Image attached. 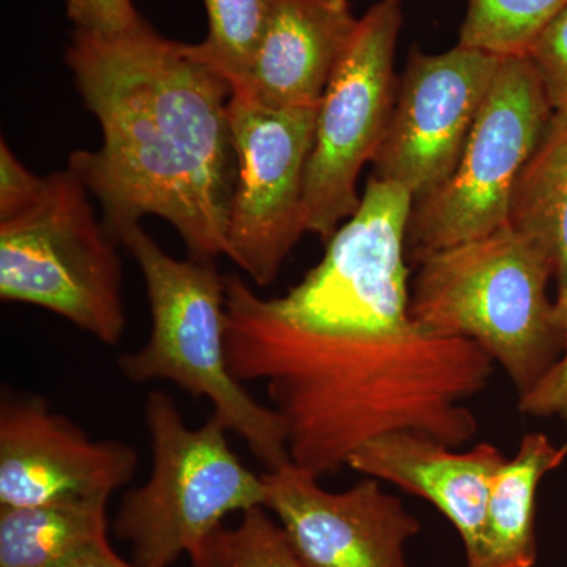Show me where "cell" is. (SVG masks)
Listing matches in <instances>:
<instances>
[{"mask_svg": "<svg viewBox=\"0 0 567 567\" xmlns=\"http://www.w3.org/2000/svg\"><path fill=\"white\" fill-rule=\"evenodd\" d=\"M47 177L32 174L0 141V223L17 218L40 199Z\"/></svg>", "mask_w": 567, "mask_h": 567, "instance_id": "cell-24", "label": "cell"}, {"mask_svg": "<svg viewBox=\"0 0 567 567\" xmlns=\"http://www.w3.org/2000/svg\"><path fill=\"white\" fill-rule=\"evenodd\" d=\"M554 111L567 112V7L528 52Z\"/></svg>", "mask_w": 567, "mask_h": 567, "instance_id": "cell-22", "label": "cell"}, {"mask_svg": "<svg viewBox=\"0 0 567 567\" xmlns=\"http://www.w3.org/2000/svg\"><path fill=\"white\" fill-rule=\"evenodd\" d=\"M145 424L152 440V473L144 486L122 498L114 520L118 539L141 567H169L199 557L224 518L267 505L264 476L246 468L215 415L188 427L174 399L147 395Z\"/></svg>", "mask_w": 567, "mask_h": 567, "instance_id": "cell-5", "label": "cell"}, {"mask_svg": "<svg viewBox=\"0 0 567 567\" xmlns=\"http://www.w3.org/2000/svg\"><path fill=\"white\" fill-rule=\"evenodd\" d=\"M70 567H141L134 565V563L125 561V559L118 557L111 546L102 548V550L95 551V554L89 555L76 565Z\"/></svg>", "mask_w": 567, "mask_h": 567, "instance_id": "cell-26", "label": "cell"}, {"mask_svg": "<svg viewBox=\"0 0 567 567\" xmlns=\"http://www.w3.org/2000/svg\"><path fill=\"white\" fill-rule=\"evenodd\" d=\"M74 31L118 37L144 24L133 0H62Z\"/></svg>", "mask_w": 567, "mask_h": 567, "instance_id": "cell-23", "label": "cell"}, {"mask_svg": "<svg viewBox=\"0 0 567 567\" xmlns=\"http://www.w3.org/2000/svg\"><path fill=\"white\" fill-rule=\"evenodd\" d=\"M507 224L550 262L567 286V112L554 111L511 197Z\"/></svg>", "mask_w": 567, "mask_h": 567, "instance_id": "cell-18", "label": "cell"}, {"mask_svg": "<svg viewBox=\"0 0 567 567\" xmlns=\"http://www.w3.org/2000/svg\"><path fill=\"white\" fill-rule=\"evenodd\" d=\"M70 169L47 175L40 199L0 223V300L39 306L104 346L126 328L117 241Z\"/></svg>", "mask_w": 567, "mask_h": 567, "instance_id": "cell-6", "label": "cell"}, {"mask_svg": "<svg viewBox=\"0 0 567 567\" xmlns=\"http://www.w3.org/2000/svg\"><path fill=\"white\" fill-rule=\"evenodd\" d=\"M566 457L567 445L555 446L539 432L522 439L516 456L492 476L480 557L466 567L535 566L537 487Z\"/></svg>", "mask_w": 567, "mask_h": 567, "instance_id": "cell-16", "label": "cell"}, {"mask_svg": "<svg viewBox=\"0 0 567 567\" xmlns=\"http://www.w3.org/2000/svg\"><path fill=\"white\" fill-rule=\"evenodd\" d=\"M417 264L410 322L477 342L502 365L520 398L561 358L565 338L547 297L550 262L509 224Z\"/></svg>", "mask_w": 567, "mask_h": 567, "instance_id": "cell-4", "label": "cell"}, {"mask_svg": "<svg viewBox=\"0 0 567 567\" xmlns=\"http://www.w3.org/2000/svg\"><path fill=\"white\" fill-rule=\"evenodd\" d=\"M402 21V0H379L365 11L320 103L306 169L305 229L324 244L360 208L358 177L385 137Z\"/></svg>", "mask_w": 567, "mask_h": 567, "instance_id": "cell-9", "label": "cell"}, {"mask_svg": "<svg viewBox=\"0 0 567 567\" xmlns=\"http://www.w3.org/2000/svg\"><path fill=\"white\" fill-rule=\"evenodd\" d=\"M502 59L464 44L442 54L413 48L372 175L402 186L415 203L445 185L464 155Z\"/></svg>", "mask_w": 567, "mask_h": 567, "instance_id": "cell-11", "label": "cell"}, {"mask_svg": "<svg viewBox=\"0 0 567 567\" xmlns=\"http://www.w3.org/2000/svg\"><path fill=\"white\" fill-rule=\"evenodd\" d=\"M520 412L536 417H554L567 424V350L529 393L518 401Z\"/></svg>", "mask_w": 567, "mask_h": 567, "instance_id": "cell-25", "label": "cell"}, {"mask_svg": "<svg viewBox=\"0 0 567 567\" xmlns=\"http://www.w3.org/2000/svg\"><path fill=\"white\" fill-rule=\"evenodd\" d=\"M107 502L0 506V567H70L111 546Z\"/></svg>", "mask_w": 567, "mask_h": 567, "instance_id": "cell-17", "label": "cell"}, {"mask_svg": "<svg viewBox=\"0 0 567 567\" xmlns=\"http://www.w3.org/2000/svg\"><path fill=\"white\" fill-rule=\"evenodd\" d=\"M65 62L103 133L66 169L99 199L107 234L118 244L158 216L193 259L226 256L237 183L229 81L147 22L118 37L74 31Z\"/></svg>", "mask_w": 567, "mask_h": 567, "instance_id": "cell-1", "label": "cell"}, {"mask_svg": "<svg viewBox=\"0 0 567 567\" xmlns=\"http://www.w3.org/2000/svg\"><path fill=\"white\" fill-rule=\"evenodd\" d=\"M226 352L238 382L264 383L286 423L290 461L319 477L393 432L465 445L480 431L465 402L495 371L472 339L415 323L385 334L300 330L265 311L234 275L226 276Z\"/></svg>", "mask_w": 567, "mask_h": 567, "instance_id": "cell-2", "label": "cell"}, {"mask_svg": "<svg viewBox=\"0 0 567 567\" xmlns=\"http://www.w3.org/2000/svg\"><path fill=\"white\" fill-rule=\"evenodd\" d=\"M137 453L118 440H93L39 395L0 402V506L110 499L132 483Z\"/></svg>", "mask_w": 567, "mask_h": 567, "instance_id": "cell-13", "label": "cell"}, {"mask_svg": "<svg viewBox=\"0 0 567 567\" xmlns=\"http://www.w3.org/2000/svg\"><path fill=\"white\" fill-rule=\"evenodd\" d=\"M319 106L271 110L230 96L237 183L227 254L257 286L275 281L305 229V182Z\"/></svg>", "mask_w": 567, "mask_h": 567, "instance_id": "cell-10", "label": "cell"}, {"mask_svg": "<svg viewBox=\"0 0 567 567\" xmlns=\"http://www.w3.org/2000/svg\"><path fill=\"white\" fill-rule=\"evenodd\" d=\"M275 0H204L208 33L189 44L197 59L218 71L230 87L244 80L267 31Z\"/></svg>", "mask_w": 567, "mask_h": 567, "instance_id": "cell-20", "label": "cell"}, {"mask_svg": "<svg viewBox=\"0 0 567 567\" xmlns=\"http://www.w3.org/2000/svg\"><path fill=\"white\" fill-rule=\"evenodd\" d=\"M567 0H468L458 44L499 58L528 55Z\"/></svg>", "mask_w": 567, "mask_h": 567, "instance_id": "cell-19", "label": "cell"}, {"mask_svg": "<svg viewBox=\"0 0 567 567\" xmlns=\"http://www.w3.org/2000/svg\"><path fill=\"white\" fill-rule=\"evenodd\" d=\"M118 244L140 267L152 315L148 341L118 358L123 377L133 383H175L193 398L207 399L213 415L268 470L292 462L281 415L254 399L227 363L226 276L213 260L169 256L141 224L125 230Z\"/></svg>", "mask_w": 567, "mask_h": 567, "instance_id": "cell-3", "label": "cell"}, {"mask_svg": "<svg viewBox=\"0 0 567 567\" xmlns=\"http://www.w3.org/2000/svg\"><path fill=\"white\" fill-rule=\"evenodd\" d=\"M551 114L532 59L503 58L456 171L413 204L406 251L415 262L507 226L518 174Z\"/></svg>", "mask_w": 567, "mask_h": 567, "instance_id": "cell-8", "label": "cell"}, {"mask_svg": "<svg viewBox=\"0 0 567 567\" xmlns=\"http://www.w3.org/2000/svg\"><path fill=\"white\" fill-rule=\"evenodd\" d=\"M358 22L350 0H275L256 58L234 95L271 110L319 106Z\"/></svg>", "mask_w": 567, "mask_h": 567, "instance_id": "cell-14", "label": "cell"}, {"mask_svg": "<svg viewBox=\"0 0 567 567\" xmlns=\"http://www.w3.org/2000/svg\"><path fill=\"white\" fill-rule=\"evenodd\" d=\"M192 567H227L213 551L205 548L199 557L192 559Z\"/></svg>", "mask_w": 567, "mask_h": 567, "instance_id": "cell-28", "label": "cell"}, {"mask_svg": "<svg viewBox=\"0 0 567 567\" xmlns=\"http://www.w3.org/2000/svg\"><path fill=\"white\" fill-rule=\"evenodd\" d=\"M412 194L371 175L361 205L323 259L284 297L259 305L282 322L323 334H385L409 327L406 233Z\"/></svg>", "mask_w": 567, "mask_h": 567, "instance_id": "cell-7", "label": "cell"}, {"mask_svg": "<svg viewBox=\"0 0 567 567\" xmlns=\"http://www.w3.org/2000/svg\"><path fill=\"white\" fill-rule=\"evenodd\" d=\"M267 507L306 567H410L405 547L420 520L382 481L364 476L342 492L327 491L303 466L268 470Z\"/></svg>", "mask_w": 567, "mask_h": 567, "instance_id": "cell-12", "label": "cell"}, {"mask_svg": "<svg viewBox=\"0 0 567 567\" xmlns=\"http://www.w3.org/2000/svg\"><path fill=\"white\" fill-rule=\"evenodd\" d=\"M207 548L227 567H306L267 507L241 514L235 528H219Z\"/></svg>", "mask_w": 567, "mask_h": 567, "instance_id": "cell-21", "label": "cell"}, {"mask_svg": "<svg viewBox=\"0 0 567 567\" xmlns=\"http://www.w3.org/2000/svg\"><path fill=\"white\" fill-rule=\"evenodd\" d=\"M454 450L420 432H393L361 447L347 466L432 503L457 529L466 565H475L483 544L491 480L507 458L491 443H481L466 453Z\"/></svg>", "mask_w": 567, "mask_h": 567, "instance_id": "cell-15", "label": "cell"}, {"mask_svg": "<svg viewBox=\"0 0 567 567\" xmlns=\"http://www.w3.org/2000/svg\"><path fill=\"white\" fill-rule=\"evenodd\" d=\"M555 322H557L558 330L561 331L565 338L567 350V286L559 289L557 301H555Z\"/></svg>", "mask_w": 567, "mask_h": 567, "instance_id": "cell-27", "label": "cell"}]
</instances>
